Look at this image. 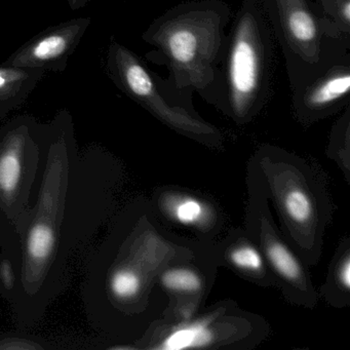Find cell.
Here are the masks:
<instances>
[{
    "mask_svg": "<svg viewBox=\"0 0 350 350\" xmlns=\"http://www.w3.org/2000/svg\"><path fill=\"white\" fill-rule=\"evenodd\" d=\"M42 167L22 239L15 286L3 298L16 323L33 329L81 273L83 259L113 214L118 169L91 145L79 150L69 110L36 120Z\"/></svg>",
    "mask_w": 350,
    "mask_h": 350,
    "instance_id": "obj_1",
    "label": "cell"
},
{
    "mask_svg": "<svg viewBox=\"0 0 350 350\" xmlns=\"http://www.w3.org/2000/svg\"><path fill=\"white\" fill-rule=\"evenodd\" d=\"M36 118L18 116L0 128V284L1 296L15 286L22 239L31 215L42 151Z\"/></svg>",
    "mask_w": 350,
    "mask_h": 350,
    "instance_id": "obj_2",
    "label": "cell"
},
{
    "mask_svg": "<svg viewBox=\"0 0 350 350\" xmlns=\"http://www.w3.org/2000/svg\"><path fill=\"white\" fill-rule=\"evenodd\" d=\"M228 17L222 0L184 3L154 20L142 38L167 59L178 87L204 90L214 81Z\"/></svg>",
    "mask_w": 350,
    "mask_h": 350,
    "instance_id": "obj_3",
    "label": "cell"
},
{
    "mask_svg": "<svg viewBox=\"0 0 350 350\" xmlns=\"http://www.w3.org/2000/svg\"><path fill=\"white\" fill-rule=\"evenodd\" d=\"M274 38L258 0H245L233 28L227 66L233 114L251 116L269 93L274 69Z\"/></svg>",
    "mask_w": 350,
    "mask_h": 350,
    "instance_id": "obj_4",
    "label": "cell"
},
{
    "mask_svg": "<svg viewBox=\"0 0 350 350\" xmlns=\"http://www.w3.org/2000/svg\"><path fill=\"white\" fill-rule=\"evenodd\" d=\"M105 67L108 77L122 93L165 124L194 134L212 133L210 126L167 103L144 63L126 46L111 40L106 53Z\"/></svg>",
    "mask_w": 350,
    "mask_h": 350,
    "instance_id": "obj_5",
    "label": "cell"
},
{
    "mask_svg": "<svg viewBox=\"0 0 350 350\" xmlns=\"http://www.w3.org/2000/svg\"><path fill=\"white\" fill-rule=\"evenodd\" d=\"M91 23V18L81 17L49 27L16 51L5 64L62 72Z\"/></svg>",
    "mask_w": 350,
    "mask_h": 350,
    "instance_id": "obj_6",
    "label": "cell"
},
{
    "mask_svg": "<svg viewBox=\"0 0 350 350\" xmlns=\"http://www.w3.org/2000/svg\"><path fill=\"white\" fill-rule=\"evenodd\" d=\"M276 8L291 50L303 60L317 63L321 56V28L306 0H276Z\"/></svg>",
    "mask_w": 350,
    "mask_h": 350,
    "instance_id": "obj_7",
    "label": "cell"
},
{
    "mask_svg": "<svg viewBox=\"0 0 350 350\" xmlns=\"http://www.w3.org/2000/svg\"><path fill=\"white\" fill-rule=\"evenodd\" d=\"M349 66H336L301 92V107L321 112L341 104L349 96Z\"/></svg>",
    "mask_w": 350,
    "mask_h": 350,
    "instance_id": "obj_8",
    "label": "cell"
},
{
    "mask_svg": "<svg viewBox=\"0 0 350 350\" xmlns=\"http://www.w3.org/2000/svg\"><path fill=\"white\" fill-rule=\"evenodd\" d=\"M44 73L40 69L0 65V120L27 101Z\"/></svg>",
    "mask_w": 350,
    "mask_h": 350,
    "instance_id": "obj_9",
    "label": "cell"
},
{
    "mask_svg": "<svg viewBox=\"0 0 350 350\" xmlns=\"http://www.w3.org/2000/svg\"><path fill=\"white\" fill-rule=\"evenodd\" d=\"M213 339L212 331L204 321L177 327L165 337L159 348L176 350L206 347Z\"/></svg>",
    "mask_w": 350,
    "mask_h": 350,
    "instance_id": "obj_10",
    "label": "cell"
},
{
    "mask_svg": "<svg viewBox=\"0 0 350 350\" xmlns=\"http://www.w3.org/2000/svg\"><path fill=\"white\" fill-rule=\"evenodd\" d=\"M266 254L274 269L288 280H298L302 275L300 264L292 252L280 241H269L266 245Z\"/></svg>",
    "mask_w": 350,
    "mask_h": 350,
    "instance_id": "obj_11",
    "label": "cell"
},
{
    "mask_svg": "<svg viewBox=\"0 0 350 350\" xmlns=\"http://www.w3.org/2000/svg\"><path fill=\"white\" fill-rule=\"evenodd\" d=\"M284 212L297 224H307L313 217V204L310 196L302 188L295 187L284 194Z\"/></svg>",
    "mask_w": 350,
    "mask_h": 350,
    "instance_id": "obj_12",
    "label": "cell"
},
{
    "mask_svg": "<svg viewBox=\"0 0 350 350\" xmlns=\"http://www.w3.org/2000/svg\"><path fill=\"white\" fill-rule=\"evenodd\" d=\"M161 284L167 290L178 293H196L202 288L200 274L187 268H174L163 272Z\"/></svg>",
    "mask_w": 350,
    "mask_h": 350,
    "instance_id": "obj_13",
    "label": "cell"
},
{
    "mask_svg": "<svg viewBox=\"0 0 350 350\" xmlns=\"http://www.w3.org/2000/svg\"><path fill=\"white\" fill-rule=\"evenodd\" d=\"M169 211L178 222L187 226L200 224L206 214L204 204L189 196L172 200L169 204Z\"/></svg>",
    "mask_w": 350,
    "mask_h": 350,
    "instance_id": "obj_14",
    "label": "cell"
},
{
    "mask_svg": "<svg viewBox=\"0 0 350 350\" xmlns=\"http://www.w3.org/2000/svg\"><path fill=\"white\" fill-rule=\"evenodd\" d=\"M233 265L247 271L258 272L263 268L264 260L260 252L252 245H239L230 253Z\"/></svg>",
    "mask_w": 350,
    "mask_h": 350,
    "instance_id": "obj_15",
    "label": "cell"
},
{
    "mask_svg": "<svg viewBox=\"0 0 350 350\" xmlns=\"http://www.w3.org/2000/svg\"><path fill=\"white\" fill-rule=\"evenodd\" d=\"M321 3L336 27L344 33H349L350 0H321Z\"/></svg>",
    "mask_w": 350,
    "mask_h": 350,
    "instance_id": "obj_16",
    "label": "cell"
},
{
    "mask_svg": "<svg viewBox=\"0 0 350 350\" xmlns=\"http://www.w3.org/2000/svg\"><path fill=\"white\" fill-rule=\"evenodd\" d=\"M52 349L50 345H44L42 341L28 336L1 334L0 350H46Z\"/></svg>",
    "mask_w": 350,
    "mask_h": 350,
    "instance_id": "obj_17",
    "label": "cell"
},
{
    "mask_svg": "<svg viewBox=\"0 0 350 350\" xmlns=\"http://www.w3.org/2000/svg\"><path fill=\"white\" fill-rule=\"evenodd\" d=\"M338 280L340 284H342L343 288L346 290H349L350 288V259L349 257H346L344 261L340 265L339 270H338Z\"/></svg>",
    "mask_w": 350,
    "mask_h": 350,
    "instance_id": "obj_18",
    "label": "cell"
},
{
    "mask_svg": "<svg viewBox=\"0 0 350 350\" xmlns=\"http://www.w3.org/2000/svg\"><path fill=\"white\" fill-rule=\"evenodd\" d=\"M0 294H1V284H0Z\"/></svg>",
    "mask_w": 350,
    "mask_h": 350,
    "instance_id": "obj_19",
    "label": "cell"
}]
</instances>
